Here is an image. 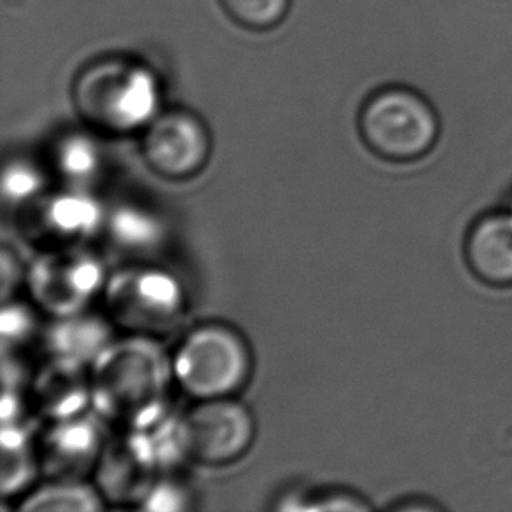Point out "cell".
I'll return each instance as SVG.
<instances>
[{"instance_id":"1","label":"cell","mask_w":512,"mask_h":512,"mask_svg":"<svg viewBox=\"0 0 512 512\" xmlns=\"http://www.w3.org/2000/svg\"><path fill=\"white\" fill-rule=\"evenodd\" d=\"M91 406L123 430H142L170 411L172 359L151 336L112 341L90 366Z\"/></svg>"},{"instance_id":"2","label":"cell","mask_w":512,"mask_h":512,"mask_svg":"<svg viewBox=\"0 0 512 512\" xmlns=\"http://www.w3.org/2000/svg\"><path fill=\"white\" fill-rule=\"evenodd\" d=\"M74 102L81 118L112 135L146 130L160 114L161 90L151 69L135 62L93 63L77 77Z\"/></svg>"},{"instance_id":"3","label":"cell","mask_w":512,"mask_h":512,"mask_svg":"<svg viewBox=\"0 0 512 512\" xmlns=\"http://www.w3.org/2000/svg\"><path fill=\"white\" fill-rule=\"evenodd\" d=\"M362 142L390 163H411L436 147L441 123L436 109L416 91L387 88L367 100L359 116Z\"/></svg>"},{"instance_id":"4","label":"cell","mask_w":512,"mask_h":512,"mask_svg":"<svg viewBox=\"0 0 512 512\" xmlns=\"http://www.w3.org/2000/svg\"><path fill=\"white\" fill-rule=\"evenodd\" d=\"M173 378L196 401L228 399L252 374V353L242 334L222 324L196 327L172 357Z\"/></svg>"},{"instance_id":"5","label":"cell","mask_w":512,"mask_h":512,"mask_svg":"<svg viewBox=\"0 0 512 512\" xmlns=\"http://www.w3.org/2000/svg\"><path fill=\"white\" fill-rule=\"evenodd\" d=\"M102 294L112 322L139 336L167 331L186 310V294L179 280L151 266L116 271L107 278Z\"/></svg>"},{"instance_id":"6","label":"cell","mask_w":512,"mask_h":512,"mask_svg":"<svg viewBox=\"0 0 512 512\" xmlns=\"http://www.w3.org/2000/svg\"><path fill=\"white\" fill-rule=\"evenodd\" d=\"M27 280L37 306L55 319L83 312L107 282L100 259L76 245L46 250L30 266Z\"/></svg>"},{"instance_id":"7","label":"cell","mask_w":512,"mask_h":512,"mask_svg":"<svg viewBox=\"0 0 512 512\" xmlns=\"http://www.w3.org/2000/svg\"><path fill=\"white\" fill-rule=\"evenodd\" d=\"M182 427L187 458L210 467L240 460L256 437L254 416L233 397L198 402L182 415Z\"/></svg>"},{"instance_id":"8","label":"cell","mask_w":512,"mask_h":512,"mask_svg":"<svg viewBox=\"0 0 512 512\" xmlns=\"http://www.w3.org/2000/svg\"><path fill=\"white\" fill-rule=\"evenodd\" d=\"M210 153L207 126L191 112H160L144 130V160L163 179H193L207 167Z\"/></svg>"},{"instance_id":"9","label":"cell","mask_w":512,"mask_h":512,"mask_svg":"<svg viewBox=\"0 0 512 512\" xmlns=\"http://www.w3.org/2000/svg\"><path fill=\"white\" fill-rule=\"evenodd\" d=\"M161 472L163 469L139 430H123L121 436L105 443L98 458L97 490L102 499L116 506L140 507Z\"/></svg>"},{"instance_id":"10","label":"cell","mask_w":512,"mask_h":512,"mask_svg":"<svg viewBox=\"0 0 512 512\" xmlns=\"http://www.w3.org/2000/svg\"><path fill=\"white\" fill-rule=\"evenodd\" d=\"M98 420H102L98 416ZM97 418L79 415L51 422L35 446L39 467L53 481H81L97 469L104 437Z\"/></svg>"},{"instance_id":"11","label":"cell","mask_w":512,"mask_h":512,"mask_svg":"<svg viewBox=\"0 0 512 512\" xmlns=\"http://www.w3.org/2000/svg\"><path fill=\"white\" fill-rule=\"evenodd\" d=\"M25 207L28 233L49 245V249L83 242L95 235L104 221L97 201L81 191L41 194Z\"/></svg>"},{"instance_id":"12","label":"cell","mask_w":512,"mask_h":512,"mask_svg":"<svg viewBox=\"0 0 512 512\" xmlns=\"http://www.w3.org/2000/svg\"><path fill=\"white\" fill-rule=\"evenodd\" d=\"M464 256L479 282L493 289L512 287V208L493 210L472 222Z\"/></svg>"},{"instance_id":"13","label":"cell","mask_w":512,"mask_h":512,"mask_svg":"<svg viewBox=\"0 0 512 512\" xmlns=\"http://www.w3.org/2000/svg\"><path fill=\"white\" fill-rule=\"evenodd\" d=\"M35 408L49 422L84 415L91 404L88 366L49 357L32 381Z\"/></svg>"},{"instance_id":"14","label":"cell","mask_w":512,"mask_h":512,"mask_svg":"<svg viewBox=\"0 0 512 512\" xmlns=\"http://www.w3.org/2000/svg\"><path fill=\"white\" fill-rule=\"evenodd\" d=\"M111 327L105 320L83 312L60 317L46 333L49 357L91 366L111 345Z\"/></svg>"},{"instance_id":"15","label":"cell","mask_w":512,"mask_h":512,"mask_svg":"<svg viewBox=\"0 0 512 512\" xmlns=\"http://www.w3.org/2000/svg\"><path fill=\"white\" fill-rule=\"evenodd\" d=\"M2 492L18 493L34 479L39 469L37 448L21 422L2 423Z\"/></svg>"},{"instance_id":"16","label":"cell","mask_w":512,"mask_h":512,"mask_svg":"<svg viewBox=\"0 0 512 512\" xmlns=\"http://www.w3.org/2000/svg\"><path fill=\"white\" fill-rule=\"evenodd\" d=\"M98 490H91L81 481H53L30 493L21 504L25 512H91L102 507Z\"/></svg>"},{"instance_id":"17","label":"cell","mask_w":512,"mask_h":512,"mask_svg":"<svg viewBox=\"0 0 512 512\" xmlns=\"http://www.w3.org/2000/svg\"><path fill=\"white\" fill-rule=\"evenodd\" d=\"M109 233L121 249L132 252L151 250L163 238L161 222L147 210L137 207H121L107 222Z\"/></svg>"},{"instance_id":"18","label":"cell","mask_w":512,"mask_h":512,"mask_svg":"<svg viewBox=\"0 0 512 512\" xmlns=\"http://www.w3.org/2000/svg\"><path fill=\"white\" fill-rule=\"evenodd\" d=\"M56 170L63 179L86 182L100 168V149L95 140L84 133H70L60 139L55 149Z\"/></svg>"},{"instance_id":"19","label":"cell","mask_w":512,"mask_h":512,"mask_svg":"<svg viewBox=\"0 0 512 512\" xmlns=\"http://www.w3.org/2000/svg\"><path fill=\"white\" fill-rule=\"evenodd\" d=\"M236 25L264 32L278 27L289 13L291 0H219Z\"/></svg>"},{"instance_id":"20","label":"cell","mask_w":512,"mask_h":512,"mask_svg":"<svg viewBox=\"0 0 512 512\" xmlns=\"http://www.w3.org/2000/svg\"><path fill=\"white\" fill-rule=\"evenodd\" d=\"M44 175L39 168L27 161H11L4 168L2 191L4 198L13 205H28L44 191Z\"/></svg>"},{"instance_id":"21","label":"cell","mask_w":512,"mask_h":512,"mask_svg":"<svg viewBox=\"0 0 512 512\" xmlns=\"http://www.w3.org/2000/svg\"><path fill=\"white\" fill-rule=\"evenodd\" d=\"M282 509H296V511H367L371 506L366 500L353 493L340 492V490H320V492L301 493L287 497V504Z\"/></svg>"},{"instance_id":"22","label":"cell","mask_w":512,"mask_h":512,"mask_svg":"<svg viewBox=\"0 0 512 512\" xmlns=\"http://www.w3.org/2000/svg\"><path fill=\"white\" fill-rule=\"evenodd\" d=\"M2 341L4 348L16 346L28 340L35 331L34 313L28 310V306L16 303V301H4L2 310Z\"/></svg>"},{"instance_id":"23","label":"cell","mask_w":512,"mask_h":512,"mask_svg":"<svg viewBox=\"0 0 512 512\" xmlns=\"http://www.w3.org/2000/svg\"><path fill=\"white\" fill-rule=\"evenodd\" d=\"M187 500L189 499L182 485L161 476L140 507L146 511H180L186 509Z\"/></svg>"},{"instance_id":"24","label":"cell","mask_w":512,"mask_h":512,"mask_svg":"<svg viewBox=\"0 0 512 512\" xmlns=\"http://www.w3.org/2000/svg\"><path fill=\"white\" fill-rule=\"evenodd\" d=\"M21 270L18 259L11 254V250L4 247L2 250V299L9 301L11 294L20 284Z\"/></svg>"},{"instance_id":"25","label":"cell","mask_w":512,"mask_h":512,"mask_svg":"<svg viewBox=\"0 0 512 512\" xmlns=\"http://www.w3.org/2000/svg\"><path fill=\"white\" fill-rule=\"evenodd\" d=\"M394 509L397 511H443L444 507L439 506L434 500L411 497V499L404 500L402 504L394 506Z\"/></svg>"}]
</instances>
